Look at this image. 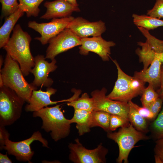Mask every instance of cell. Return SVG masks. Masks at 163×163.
I'll list each match as a JSON object with an SVG mask.
<instances>
[{
    "instance_id": "obj_1",
    "label": "cell",
    "mask_w": 163,
    "mask_h": 163,
    "mask_svg": "<svg viewBox=\"0 0 163 163\" xmlns=\"http://www.w3.org/2000/svg\"><path fill=\"white\" fill-rule=\"evenodd\" d=\"M11 37L3 48L18 63L24 76H27L35 65L30 49L31 38L19 24L15 25Z\"/></svg>"
},
{
    "instance_id": "obj_2",
    "label": "cell",
    "mask_w": 163,
    "mask_h": 163,
    "mask_svg": "<svg viewBox=\"0 0 163 163\" xmlns=\"http://www.w3.org/2000/svg\"><path fill=\"white\" fill-rule=\"evenodd\" d=\"M0 75L3 85L14 91L25 102H29L33 91L37 89L26 81L18 63L8 53Z\"/></svg>"
},
{
    "instance_id": "obj_3",
    "label": "cell",
    "mask_w": 163,
    "mask_h": 163,
    "mask_svg": "<svg viewBox=\"0 0 163 163\" xmlns=\"http://www.w3.org/2000/svg\"><path fill=\"white\" fill-rule=\"evenodd\" d=\"M60 105L53 107H45L33 112V116L39 117L42 120L41 128L46 132H50L51 138L57 142L67 137L70 131L69 120L64 116Z\"/></svg>"
},
{
    "instance_id": "obj_4",
    "label": "cell",
    "mask_w": 163,
    "mask_h": 163,
    "mask_svg": "<svg viewBox=\"0 0 163 163\" xmlns=\"http://www.w3.org/2000/svg\"><path fill=\"white\" fill-rule=\"evenodd\" d=\"M113 62L117 70V78L112 91L106 97L111 100L128 102L142 94L145 83L125 73L116 60Z\"/></svg>"
},
{
    "instance_id": "obj_5",
    "label": "cell",
    "mask_w": 163,
    "mask_h": 163,
    "mask_svg": "<svg viewBox=\"0 0 163 163\" xmlns=\"http://www.w3.org/2000/svg\"><path fill=\"white\" fill-rule=\"evenodd\" d=\"M25 102L13 90L0 87V126H10L18 120Z\"/></svg>"
},
{
    "instance_id": "obj_6",
    "label": "cell",
    "mask_w": 163,
    "mask_h": 163,
    "mask_svg": "<svg viewBox=\"0 0 163 163\" xmlns=\"http://www.w3.org/2000/svg\"><path fill=\"white\" fill-rule=\"evenodd\" d=\"M107 137L117 144L119 148V154L117 161L121 163L128 162V157L135 145L141 140L148 139L149 138L143 132L136 129L132 124L128 126L121 127L117 132H109Z\"/></svg>"
},
{
    "instance_id": "obj_7",
    "label": "cell",
    "mask_w": 163,
    "mask_h": 163,
    "mask_svg": "<svg viewBox=\"0 0 163 163\" xmlns=\"http://www.w3.org/2000/svg\"><path fill=\"white\" fill-rule=\"evenodd\" d=\"M75 143L68 145L70 153L69 160L75 163H104L106 162V156L108 149L101 143L96 148L88 149L84 147L78 139H75Z\"/></svg>"
},
{
    "instance_id": "obj_8",
    "label": "cell",
    "mask_w": 163,
    "mask_h": 163,
    "mask_svg": "<svg viewBox=\"0 0 163 163\" xmlns=\"http://www.w3.org/2000/svg\"><path fill=\"white\" fill-rule=\"evenodd\" d=\"M35 141L40 142L43 147L49 148L47 140L43 138L40 131H37L29 138L20 141H12L8 139L3 149L8 154L14 156L18 161L31 163L34 152L32 150L30 145Z\"/></svg>"
},
{
    "instance_id": "obj_9",
    "label": "cell",
    "mask_w": 163,
    "mask_h": 163,
    "mask_svg": "<svg viewBox=\"0 0 163 163\" xmlns=\"http://www.w3.org/2000/svg\"><path fill=\"white\" fill-rule=\"evenodd\" d=\"M74 18L71 16L62 18L53 19L47 23H37L30 21L28 26L39 33L41 35L34 39L39 41L43 45L48 43L52 38L56 36L66 28L69 24Z\"/></svg>"
},
{
    "instance_id": "obj_10",
    "label": "cell",
    "mask_w": 163,
    "mask_h": 163,
    "mask_svg": "<svg viewBox=\"0 0 163 163\" xmlns=\"http://www.w3.org/2000/svg\"><path fill=\"white\" fill-rule=\"evenodd\" d=\"M48 43L45 58L52 60L58 54L76 46L81 45V38L69 29L66 28L50 39Z\"/></svg>"
},
{
    "instance_id": "obj_11",
    "label": "cell",
    "mask_w": 163,
    "mask_h": 163,
    "mask_svg": "<svg viewBox=\"0 0 163 163\" xmlns=\"http://www.w3.org/2000/svg\"><path fill=\"white\" fill-rule=\"evenodd\" d=\"M107 90L103 88L91 92L93 101L94 110H102L110 114H116L128 119L129 105L128 102L111 100L106 95Z\"/></svg>"
},
{
    "instance_id": "obj_12",
    "label": "cell",
    "mask_w": 163,
    "mask_h": 163,
    "mask_svg": "<svg viewBox=\"0 0 163 163\" xmlns=\"http://www.w3.org/2000/svg\"><path fill=\"white\" fill-rule=\"evenodd\" d=\"M50 62L46 60L43 55H38L34 57L35 65L30 72L34 76V79L31 84L37 87L44 86L50 87L53 81L48 77L50 72L55 71L57 68L56 65V61L55 59Z\"/></svg>"
},
{
    "instance_id": "obj_13",
    "label": "cell",
    "mask_w": 163,
    "mask_h": 163,
    "mask_svg": "<svg viewBox=\"0 0 163 163\" xmlns=\"http://www.w3.org/2000/svg\"><path fill=\"white\" fill-rule=\"evenodd\" d=\"M116 43L112 41H107L101 36L81 38V46L79 53L82 55H87L90 52L98 55L103 61L109 60L111 54L110 47Z\"/></svg>"
},
{
    "instance_id": "obj_14",
    "label": "cell",
    "mask_w": 163,
    "mask_h": 163,
    "mask_svg": "<svg viewBox=\"0 0 163 163\" xmlns=\"http://www.w3.org/2000/svg\"><path fill=\"white\" fill-rule=\"evenodd\" d=\"M66 28L81 38L100 36L106 30L105 24L102 21L90 22L81 17L74 18Z\"/></svg>"
},
{
    "instance_id": "obj_15",
    "label": "cell",
    "mask_w": 163,
    "mask_h": 163,
    "mask_svg": "<svg viewBox=\"0 0 163 163\" xmlns=\"http://www.w3.org/2000/svg\"><path fill=\"white\" fill-rule=\"evenodd\" d=\"M163 53H156L150 67L145 70L135 72L134 77L151 84L155 89H158L161 85V67Z\"/></svg>"
},
{
    "instance_id": "obj_16",
    "label": "cell",
    "mask_w": 163,
    "mask_h": 163,
    "mask_svg": "<svg viewBox=\"0 0 163 163\" xmlns=\"http://www.w3.org/2000/svg\"><path fill=\"white\" fill-rule=\"evenodd\" d=\"M44 6L46 8L45 13L40 19L49 20L62 18L70 16L73 12L80 11L78 6L74 5L65 0H56L46 2Z\"/></svg>"
},
{
    "instance_id": "obj_17",
    "label": "cell",
    "mask_w": 163,
    "mask_h": 163,
    "mask_svg": "<svg viewBox=\"0 0 163 163\" xmlns=\"http://www.w3.org/2000/svg\"><path fill=\"white\" fill-rule=\"evenodd\" d=\"M56 91V89L50 87L47 88L46 91H43L41 89L34 90L29 102L25 107V111L34 112L48 105L61 102V101H53L50 100L51 96L55 94Z\"/></svg>"
},
{
    "instance_id": "obj_18",
    "label": "cell",
    "mask_w": 163,
    "mask_h": 163,
    "mask_svg": "<svg viewBox=\"0 0 163 163\" xmlns=\"http://www.w3.org/2000/svg\"><path fill=\"white\" fill-rule=\"evenodd\" d=\"M24 12L18 8L15 12L6 17L5 21L0 28V48H3L10 38V36L19 19Z\"/></svg>"
},
{
    "instance_id": "obj_19",
    "label": "cell",
    "mask_w": 163,
    "mask_h": 163,
    "mask_svg": "<svg viewBox=\"0 0 163 163\" xmlns=\"http://www.w3.org/2000/svg\"><path fill=\"white\" fill-rule=\"evenodd\" d=\"M91 112L85 110L74 109L73 117L69 120L71 124L76 123V128L79 136L90 131Z\"/></svg>"
},
{
    "instance_id": "obj_20",
    "label": "cell",
    "mask_w": 163,
    "mask_h": 163,
    "mask_svg": "<svg viewBox=\"0 0 163 163\" xmlns=\"http://www.w3.org/2000/svg\"><path fill=\"white\" fill-rule=\"evenodd\" d=\"M133 22L137 27L143 28L148 30H153L159 27L163 26V20L148 15H132Z\"/></svg>"
},
{
    "instance_id": "obj_21",
    "label": "cell",
    "mask_w": 163,
    "mask_h": 163,
    "mask_svg": "<svg viewBox=\"0 0 163 163\" xmlns=\"http://www.w3.org/2000/svg\"><path fill=\"white\" fill-rule=\"evenodd\" d=\"M137 44L141 48H138L136 52L139 57V62L143 64V69L145 70L152 63L157 53L152 49L146 41L144 43L139 42Z\"/></svg>"
},
{
    "instance_id": "obj_22",
    "label": "cell",
    "mask_w": 163,
    "mask_h": 163,
    "mask_svg": "<svg viewBox=\"0 0 163 163\" xmlns=\"http://www.w3.org/2000/svg\"><path fill=\"white\" fill-rule=\"evenodd\" d=\"M110 115V114L104 111H93L91 117V128L99 126L107 132H110L109 126Z\"/></svg>"
},
{
    "instance_id": "obj_23",
    "label": "cell",
    "mask_w": 163,
    "mask_h": 163,
    "mask_svg": "<svg viewBox=\"0 0 163 163\" xmlns=\"http://www.w3.org/2000/svg\"><path fill=\"white\" fill-rule=\"evenodd\" d=\"M129 105L128 119L134 127L142 132L147 131V123L145 119L141 116L131 103V100L128 102Z\"/></svg>"
},
{
    "instance_id": "obj_24",
    "label": "cell",
    "mask_w": 163,
    "mask_h": 163,
    "mask_svg": "<svg viewBox=\"0 0 163 163\" xmlns=\"http://www.w3.org/2000/svg\"><path fill=\"white\" fill-rule=\"evenodd\" d=\"M19 8L25 12L27 17H36L38 15L39 6L44 0H18Z\"/></svg>"
},
{
    "instance_id": "obj_25",
    "label": "cell",
    "mask_w": 163,
    "mask_h": 163,
    "mask_svg": "<svg viewBox=\"0 0 163 163\" xmlns=\"http://www.w3.org/2000/svg\"><path fill=\"white\" fill-rule=\"evenodd\" d=\"M67 105L73 107L74 109L83 110L92 112L94 110V104L92 98L85 93L80 97H78L70 102Z\"/></svg>"
},
{
    "instance_id": "obj_26",
    "label": "cell",
    "mask_w": 163,
    "mask_h": 163,
    "mask_svg": "<svg viewBox=\"0 0 163 163\" xmlns=\"http://www.w3.org/2000/svg\"><path fill=\"white\" fill-rule=\"evenodd\" d=\"M139 31L146 39L152 49L157 53H163V40H159L151 35L149 31L142 27H137Z\"/></svg>"
},
{
    "instance_id": "obj_27",
    "label": "cell",
    "mask_w": 163,
    "mask_h": 163,
    "mask_svg": "<svg viewBox=\"0 0 163 163\" xmlns=\"http://www.w3.org/2000/svg\"><path fill=\"white\" fill-rule=\"evenodd\" d=\"M141 98L142 107L148 108L158 97V95L153 86L150 84L144 90Z\"/></svg>"
},
{
    "instance_id": "obj_28",
    "label": "cell",
    "mask_w": 163,
    "mask_h": 163,
    "mask_svg": "<svg viewBox=\"0 0 163 163\" xmlns=\"http://www.w3.org/2000/svg\"><path fill=\"white\" fill-rule=\"evenodd\" d=\"M152 132L157 139L163 137V106L151 125Z\"/></svg>"
},
{
    "instance_id": "obj_29",
    "label": "cell",
    "mask_w": 163,
    "mask_h": 163,
    "mask_svg": "<svg viewBox=\"0 0 163 163\" xmlns=\"http://www.w3.org/2000/svg\"><path fill=\"white\" fill-rule=\"evenodd\" d=\"M0 2L2 5V18L7 17L18 9L17 0H0Z\"/></svg>"
},
{
    "instance_id": "obj_30",
    "label": "cell",
    "mask_w": 163,
    "mask_h": 163,
    "mask_svg": "<svg viewBox=\"0 0 163 163\" xmlns=\"http://www.w3.org/2000/svg\"><path fill=\"white\" fill-rule=\"evenodd\" d=\"M128 119L116 114H111L109 129L110 131L115 130L119 127L128 126L130 123Z\"/></svg>"
},
{
    "instance_id": "obj_31",
    "label": "cell",
    "mask_w": 163,
    "mask_h": 163,
    "mask_svg": "<svg viewBox=\"0 0 163 163\" xmlns=\"http://www.w3.org/2000/svg\"><path fill=\"white\" fill-rule=\"evenodd\" d=\"M147 15L159 19L163 18V0H156L153 8L147 11Z\"/></svg>"
},
{
    "instance_id": "obj_32",
    "label": "cell",
    "mask_w": 163,
    "mask_h": 163,
    "mask_svg": "<svg viewBox=\"0 0 163 163\" xmlns=\"http://www.w3.org/2000/svg\"><path fill=\"white\" fill-rule=\"evenodd\" d=\"M154 148L155 163H163V137L157 139Z\"/></svg>"
},
{
    "instance_id": "obj_33",
    "label": "cell",
    "mask_w": 163,
    "mask_h": 163,
    "mask_svg": "<svg viewBox=\"0 0 163 163\" xmlns=\"http://www.w3.org/2000/svg\"><path fill=\"white\" fill-rule=\"evenodd\" d=\"M131 103L138 113L145 119L149 120L155 119L154 115L148 108L139 107L132 101Z\"/></svg>"
},
{
    "instance_id": "obj_34",
    "label": "cell",
    "mask_w": 163,
    "mask_h": 163,
    "mask_svg": "<svg viewBox=\"0 0 163 163\" xmlns=\"http://www.w3.org/2000/svg\"><path fill=\"white\" fill-rule=\"evenodd\" d=\"M163 100L158 97L155 101L152 103L148 108L154 115L155 118H156L162 106Z\"/></svg>"
},
{
    "instance_id": "obj_35",
    "label": "cell",
    "mask_w": 163,
    "mask_h": 163,
    "mask_svg": "<svg viewBox=\"0 0 163 163\" xmlns=\"http://www.w3.org/2000/svg\"><path fill=\"white\" fill-rule=\"evenodd\" d=\"M10 134L5 129V126H0V149H3L6 141L9 138Z\"/></svg>"
},
{
    "instance_id": "obj_36",
    "label": "cell",
    "mask_w": 163,
    "mask_h": 163,
    "mask_svg": "<svg viewBox=\"0 0 163 163\" xmlns=\"http://www.w3.org/2000/svg\"><path fill=\"white\" fill-rule=\"evenodd\" d=\"M158 97L163 100V66L161 67V80L159 88L156 91Z\"/></svg>"
},
{
    "instance_id": "obj_37",
    "label": "cell",
    "mask_w": 163,
    "mask_h": 163,
    "mask_svg": "<svg viewBox=\"0 0 163 163\" xmlns=\"http://www.w3.org/2000/svg\"><path fill=\"white\" fill-rule=\"evenodd\" d=\"M12 161L9 158L7 154H3L0 153V163H11Z\"/></svg>"
},
{
    "instance_id": "obj_38",
    "label": "cell",
    "mask_w": 163,
    "mask_h": 163,
    "mask_svg": "<svg viewBox=\"0 0 163 163\" xmlns=\"http://www.w3.org/2000/svg\"><path fill=\"white\" fill-rule=\"evenodd\" d=\"M70 4L76 6H78L76 0H65Z\"/></svg>"
},
{
    "instance_id": "obj_39",
    "label": "cell",
    "mask_w": 163,
    "mask_h": 163,
    "mask_svg": "<svg viewBox=\"0 0 163 163\" xmlns=\"http://www.w3.org/2000/svg\"><path fill=\"white\" fill-rule=\"evenodd\" d=\"M4 62L2 56L1 55L0 57V70L1 69L2 66Z\"/></svg>"
},
{
    "instance_id": "obj_40",
    "label": "cell",
    "mask_w": 163,
    "mask_h": 163,
    "mask_svg": "<svg viewBox=\"0 0 163 163\" xmlns=\"http://www.w3.org/2000/svg\"><path fill=\"white\" fill-rule=\"evenodd\" d=\"M162 64H163V59H162Z\"/></svg>"
}]
</instances>
